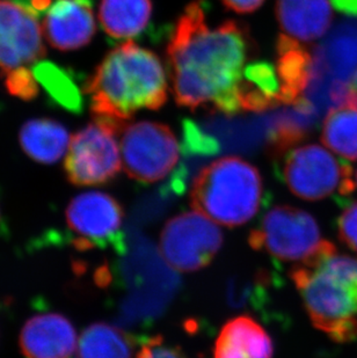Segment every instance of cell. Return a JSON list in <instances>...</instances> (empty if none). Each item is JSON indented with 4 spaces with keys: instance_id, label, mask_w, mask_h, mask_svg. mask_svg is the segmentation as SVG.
Instances as JSON below:
<instances>
[{
    "instance_id": "1",
    "label": "cell",
    "mask_w": 357,
    "mask_h": 358,
    "mask_svg": "<svg viewBox=\"0 0 357 358\" xmlns=\"http://www.w3.org/2000/svg\"><path fill=\"white\" fill-rule=\"evenodd\" d=\"M167 68L176 103L190 110L241 112V87L255 44L239 21L210 26L206 3L196 0L176 21L169 45Z\"/></svg>"
},
{
    "instance_id": "2",
    "label": "cell",
    "mask_w": 357,
    "mask_h": 358,
    "mask_svg": "<svg viewBox=\"0 0 357 358\" xmlns=\"http://www.w3.org/2000/svg\"><path fill=\"white\" fill-rule=\"evenodd\" d=\"M167 90L160 58L132 41L109 51L85 86L94 116L120 122L143 109L162 108Z\"/></svg>"
},
{
    "instance_id": "3",
    "label": "cell",
    "mask_w": 357,
    "mask_h": 358,
    "mask_svg": "<svg viewBox=\"0 0 357 358\" xmlns=\"http://www.w3.org/2000/svg\"><path fill=\"white\" fill-rule=\"evenodd\" d=\"M290 278L314 327L340 343L357 338V259L339 255L326 241L312 259L296 264Z\"/></svg>"
},
{
    "instance_id": "4",
    "label": "cell",
    "mask_w": 357,
    "mask_h": 358,
    "mask_svg": "<svg viewBox=\"0 0 357 358\" xmlns=\"http://www.w3.org/2000/svg\"><path fill=\"white\" fill-rule=\"evenodd\" d=\"M262 196L261 174L239 157H223L203 167L189 194L192 209L227 227L248 223Z\"/></svg>"
},
{
    "instance_id": "5",
    "label": "cell",
    "mask_w": 357,
    "mask_h": 358,
    "mask_svg": "<svg viewBox=\"0 0 357 358\" xmlns=\"http://www.w3.org/2000/svg\"><path fill=\"white\" fill-rule=\"evenodd\" d=\"M125 122L94 116L71 138L64 169L69 181L78 187L102 186L118 176L121 155L118 136Z\"/></svg>"
},
{
    "instance_id": "6",
    "label": "cell",
    "mask_w": 357,
    "mask_h": 358,
    "mask_svg": "<svg viewBox=\"0 0 357 358\" xmlns=\"http://www.w3.org/2000/svg\"><path fill=\"white\" fill-rule=\"evenodd\" d=\"M317 220L304 210L276 206L260 220L248 237L253 250L265 252L286 262H305L323 248Z\"/></svg>"
},
{
    "instance_id": "7",
    "label": "cell",
    "mask_w": 357,
    "mask_h": 358,
    "mask_svg": "<svg viewBox=\"0 0 357 358\" xmlns=\"http://www.w3.org/2000/svg\"><path fill=\"white\" fill-rule=\"evenodd\" d=\"M282 174L293 195L311 202L335 194L347 195L355 188L351 166L317 144L289 150L284 156Z\"/></svg>"
},
{
    "instance_id": "8",
    "label": "cell",
    "mask_w": 357,
    "mask_h": 358,
    "mask_svg": "<svg viewBox=\"0 0 357 358\" xmlns=\"http://www.w3.org/2000/svg\"><path fill=\"white\" fill-rule=\"evenodd\" d=\"M178 146L172 129L164 123L141 121L125 124L121 137L125 173L137 182H159L176 169Z\"/></svg>"
},
{
    "instance_id": "9",
    "label": "cell",
    "mask_w": 357,
    "mask_h": 358,
    "mask_svg": "<svg viewBox=\"0 0 357 358\" xmlns=\"http://www.w3.org/2000/svg\"><path fill=\"white\" fill-rule=\"evenodd\" d=\"M219 227L202 213H182L162 227L160 252L176 271L192 273L208 267L222 248Z\"/></svg>"
},
{
    "instance_id": "10",
    "label": "cell",
    "mask_w": 357,
    "mask_h": 358,
    "mask_svg": "<svg viewBox=\"0 0 357 358\" xmlns=\"http://www.w3.org/2000/svg\"><path fill=\"white\" fill-rule=\"evenodd\" d=\"M66 223L77 234L78 248L121 247L125 211L118 199L102 192H88L72 199Z\"/></svg>"
},
{
    "instance_id": "11",
    "label": "cell",
    "mask_w": 357,
    "mask_h": 358,
    "mask_svg": "<svg viewBox=\"0 0 357 358\" xmlns=\"http://www.w3.org/2000/svg\"><path fill=\"white\" fill-rule=\"evenodd\" d=\"M46 56L43 29L36 14L10 0H0V69L7 75L29 69Z\"/></svg>"
},
{
    "instance_id": "12",
    "label": "cell",
    "mask_w": 357,
    "mask_h": 358,
    "mask_svg": "<svg viewBox=\"0 0 357 358\" xmlns=\"http://www.w3.org/2000/svg\"><path fill=\"white\" fill-rule=\"evenodd\" d=\"M95 31L92 0H56L44 13V36L57 50H77L88 45Z\"/></svg>"
},
{
    "instance_id": "13",
    "label": "cell",
    "mask_w": 357,
    "mask_h": 358,
    "mask_svg": "<svg viewBox=\"0 0 357 358\" xmlns=\"http://www.w3.org/2000/svg\"><path fill=\"white\" fill-rule=\"evenodd\" d=\"M71 321L59 313L31 317L21 329V352L26 358H71L77 348Z\"/></svg>"
},
{
    "instance_id": "14",
    "label": "cell",
    "mask_w": 357,
    "mask_h": 358,
    "mask_svg": "<svg viewBox=\"0 0 357 358\" xmlns=\"http://www.w3.org/2000/svg\"><path fill=\"white\" fill-rule=\"evenodd\" d=\"M314 57L305 45L295 38L280 34L276 42L277 78L280 83V102L297 106L305 101V92L314 80Z\"/></svg>"
},
{
    "instance_id": "15",
    "label": "cell",
    "mask_w": 357,
    "mask_h": 358,
    "mask_svg": "<svg viewBox=\"0 0 357 358\" xmlns=\"http://www.w3.org/2000/svg\"><path fill=\"white\" fill-rule=\"evenodd\" d=\"M275 13L282 34L304 43L323 36L333 20L327 0H276Z\"/></svg>"
},
{
    "instance_id": "16",
    "label": "cell",
    "mask_w": 357,
    "mask_h": 358,
    "mask_svg": "<svg viewBox=\"0 0 357 358\" xmlns=\"http://www.w3.org/2000/svg\"><path fill=\"white\" fill-rule=\"evenodd\" d=\"M273 342L261 324L247 315L227 321L219 331L214 358H272Z\"/></svg>"
},
{
    "instance_id": "17",
    "label": "cell",
    "mask_w": 357,
    "mask_h": 358,
    "mask_svg": "<svg viewBox=\"0 0 357 358\" xmlns=\"http://www.w3.org/2000/svg\"><path fill=\"white\" fill-rule=\"evenodd\" d=\"M21 148L29 158L44 165L61 159L71 142L64 125L49 119L26 122L20 130Z\"/></svg>"
},
{
    "instance_id": "18",
    "label": "cell",
    "mask_w": 357,
    "mask_h": 358,
    "mask_svg": "<svg viewBox=\"0 0 357 358\" xmlns=\"http://www.w3.org/2000/svg\"><path fill=\"white\" fill-rule=\"evenodd\" d=\"M151 0H102L99 19L106 34L125 40L142 34L152 17Z\"/></svg>"
},
{
    "instance_id": "19",
    "label": "cell",
    "mask_w": 357,
    "mask_h": 358,
    "mask_svg": "<svg viewBox=\"0 0 357 358\" xmlns=\"http://www.w3.org/2000/svg\"><path fill=\"white\" fill-rule=\"evenodd\" d=\"M141 342L121 328L97 322L81 333L78 341L77 357L134 358Z\"/></svg>"
},
{
    "instance_id": "20",
    "label": "cell",
    "mask_w": 357,
    "mask_h": 358,
    "mask_svg": "<svg viewBox=\"0 0 357 358\" xmlns=\"http://www.w3.org/2000/svg\"><path fill=\"white\" fill-rule=\"evenodd\" d=\"M321 141L344 159H357V108L351 105L330 109L323 121Z\"/></svg>"
},
{
    "instance_id": "21",
    "label": "cell",
    "mask_w": 357,
    "mask_h": 358,
    "mask_svg": "<svg viewBox=\"0 0 357 358\" xmlns=\"http://www.w3.org/2000/svg\"><path fill=\"white\" fill-rule=\"evenodd\" d=\"M31 70L51 98L69 110L80 112L83 108L80 92L68 71L49 62L41 61L33 65Z\"/></svg>"
},
{
    "instance_id": "22",
    "label": "cell",
    "mask_w": 357,
    "mask_h": 358,
    "mask_svg": "<svg viewBox=\"0 0 357 358\" xmlns=\"http://www.w3.org/2000/svg\"><path fill=\"white\" fill-rule=\"evenodd\" d=\"M31 69H21L5 75V85L10 94L22 100H33L38 94V86Z\"/></svg>"
},
{
    "instance_id": "23",
    "label": "cell",
    "mask_w": 357,
    "mask_h": 358,
    "mask_svg": "<svg viewBox=\"0 0 357 358\" xmlns=\"http://www.w3.org/2000/svg\"><path fill=\"white\" fill-rule=\"evenodd\" d=\"M136 358H192L180 347L166 345L160 335L145 338Z\"/></svg>"
},
{
    "instance_id": "24",
    "label": "cell",
    "mask_w": 357,
    "mask_h": 358,
    "mask_svg": "<svg viewBox=\"0 0 357 358\" xmlns=\"http://www.w3.org/2000/svg\"><path fill=\"white\" fill-rule=\"evenodd\" d=\"M337 234L341 241L357 253V202L351 203L341 213Z\"/></svg>"
},
{
    "instance_id": "25",
    "label": "cell",
    "mask_w": 357,
    "mask_h": 358,
    "mask_svg": "<svg viewBox=\"0 0 357 358\" xmlns=\"http://www.w3.org/2000/svg\"><path fill=\"white\" fill-rule=\"evenodd\" d=\"M224 6L239 14L253 13L262 6L265 0H222Z\"/></svg>"
},
{
    "instance_id": "26",
    "label": "cell",
    "mask_w": 357,
    "mask_h": 358,
    "mask_svg": "<svg viewBox=\"0 0 357 358\" xmlns=\"http://www.w3.org/2000/svg\"><path fill=\"white\" fill-rule=\"evenodd\" d=\"M14 1L27 7L28 10H31L36 15L46 13L48 8L52 5V0H14Z\"/></svg>"
},
{
    "instance_id": "27",
    "label": "cell",
    "mask_w": 357,
    "mask_h": 358,
    "mask_svg": "<svg viewBox=\"0 0 357 358\" xmlns=\"http://www.w3.org/2000/svg\"><path fill=\"white\" fill-rule=\"evenodd\" d=\"M330 3L341 13L357 17V0H330Z\"/></svg>"
},
{
    "instance_id": "28",
    "label": "cell",
    "mask_w": 357,
    "mask_h": 358,
    "mask_svg": "<svg viewBox=\"0 0 357 358\" xmlns=\"http://www.w3.org/2000/svg\"><path fill=\"white\" fill-rule=\"evenodd\" d=\"M347 105L353 106L357 108V92L351 91L349 98H348Z\"/></svg>"
},
{
    "instance_id": "29",
    "label": "cell",
    "mask_w": 357,
    "mask_h": 358,
    "mask_svg": "<svg viewBox=\"0 0 357 358\" xmlns=\"http://www.w3.org/2000/svg\"><path fill=\"white\" fill-rule=\"evenodd\" d=\"M349 87H351V91L357 92V69L356 71H355L354 76H353V78H351Z\"/></svg>"
},
{
    "instance_id": "30",
    "label": "cell",
    "mask_w": 357,
    "mask_h": 358,
    "mask_svg": "<svg viewBox=\"0 0 357 358\" xmlns=\"http://www.w3.org/2000/svg\"><path fill=\"white\" fill-rule=\"evenodd\" d=\"M355 183H356V187H357V172H356V176H355Z\"/></svg>"
}]
</instances>
